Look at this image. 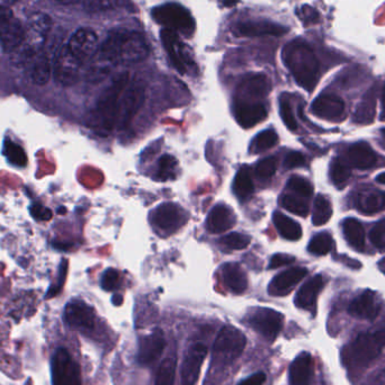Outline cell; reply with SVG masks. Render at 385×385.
<instances>
[{"mask_svg": "<svg viewBox=\"0 0 385 385\" xmlns=\"http://www.w3.org/2000/svg\"><path fill=\"white\" fill-rule=\"evenodd\" d=\"M148 56V42L140 33L114 31L92 58L87 79L92 83H98L105 79L115 65L141 63Z\"/></svg>", "mask_w": 385, "mask_h": 385, "instance_id": "cell-1", "label": "cell"}, {"mask_svg": "<svg viewBox=\"0 0 385 385\" xmlns=\"http://www.w3.org/2000/svg\"><path fill=\"white\" fill-rule=\"evenodd\" d=\"M282 58L297 84L312 92L318 84L320 65L310 46L301 40L292 41L284 48Z\"/></svg>", "mask_w": 385, "mask_h": 385, "instance_id": "cell-2", "label": "cell"}, {"mask_svg": "<svg viewBox=\"0 0 385 385\" xmlns=\"http://www.w3.org/2000/svg\"><path fill=\"white\" fill-rule=\"evenodd\" d=\"M131 80L129 73H121L104 90L95 110L94 123L100 135L111 133L116 127L122 95Z\"/></svg>", "mask_w": 385, "mask_h": 385, "instance_id": "cell-3", "label": "cell"}, {"mask_svg": "<svg viewBox=\"0 0 385 385\" xmlns=\"http://www.w3.org/2000/svg\"><path fill=\"white\" fill-rule=\"evenodd\" d=\"M51 27V19L46 14H33L25 27L22 44L11 52L14 63L26 65L33 58L43 51Z\"/></svg>", "mask_w": 385, "mask_h": 385, "instance_id": "cell-4", "label": "cell"}, {"mask_svg": "<svg viewBox=\"0 0 385 385\" xmlns=\"http://www.w3.org/2000/svg\"><path fill=\"white\" fill-rule=\"evenodd\" d=\"M385 346V329L359 334L349 346L346 359L356 366H366L380 356Z\"/></svg>", "mask_w": 385, "mask_h": 385, "instance_id": "cell-5", "label": "cell"}, {"mask_svg": "<svg viewBox=\"0 0 385 385\" xmlns=\"http://www.w3.org/2000/svg\"><path fill=\"white\" fill-rule=\"evenodd\" d=\"M247 345L243 332L233 326H224L213 346V359L220 365H228L239 359Z\"/></svg>", "mask_w": 385, "mask_h": 385, "instance_id": "cell-6", "label": "cell"}, {"mask_svg": "<svg viewBox=\"0 0 385 385\" xmlns=\"http://www.w3.org/2000/svg\"><path fill=\"white\" fill-rule=\"evenodd\" d=\"M152 17L158 24L174 32L189 36L194 32L195 22L185 7L176 3L164 4L152 11Z\"/></svg>", "mask_w": 385, "mask_h": 385, "instance_id": "cell-7", "label": "cell"}, {"mask_svg": "<svg viewBox=\"0 0 385 385\" xmlns=\"http://www.w3.org/2000/svg\"><path fill=\"white\" fill-rule=\"evenodd\" d=\"M146 98V87L137 80L131 79L123 95H122L121 102H120L119 116L116 127L119 130H125L129 127L135 114L139 112L143 102Z\"/></svg>", "mask_w": 385, "mask_h": 385, "instance_id": "cell-8", "label": "cell"}, {"mask_svg": "<svg viewBox=\"0 0 385 385\" xmlns=\"http://www.w3.org/2000/svg\"><path fill=\"white\" fill-rule=\"evenodd\" d=\"M53 385H81L80 367L65 348H59L52 357Z\"/></svg>", "mask_w": 385, "mask_h": 385, "instance_id": "cell-9", "label": "cell"}, {"mask_svg": "<svg viewBox=\"0 0 385 385\" xmlns=\"http://www.w3.org/2000/svg\"><path fill=\"white\" fill-rule=\"evenodd\" d=\"M248 325L267 342H273L283 328L284 317L272 309L258 307L249 315Z\"/></svg>", "mask_w": 385, "mask_h": 385, "instance_id": "cell-10", "label": "cell"}, {"mask_svg": "<svg viewBox=\"0 0 385 385\" xmlns=\"http://www.w3.org/2000/svg\"><path fill=\"white\" fill-rule=\"evenodd\" d=\"M84 63L69 51L67 46L60 48L56 51L52 65V73L54 79L63 86H71L78 80L81 65Z\"/></svg>", "mask_w": 385, "mask_h": 385, "instance_id": "cell-11", "label": "cell"}, {"mask_svg": "<svg viewBox=\"0 0 385 385\" xmlns=\"http://www.w3.org/2000/svg\"><path fill=\"white\" fill-rule=\"evenodd\" d=\"M160 38H162L164 48L168 52V56H169L176 69L183 75L189 71V68L194 65V61L191 60L189 48L183 43V41L174 31L164 28L160 33Z\"/></svg>", "mask_w": 385, "mask_h": 385, "instance_id": "cell-12", "label": "cell"}, {"mask_svg": "<svg viewBox=\"0 0 385 385\" xmlns=\"http://www.w3.org/2000/svg\"><path fill=\"white\" fill-rule=\"evenodd\" d=\"M272 84L266 75L253 73L247 75L237 88L238 102H255L270 94Z\"/></svg>", "mask_w": 385, "mask_h": 385, "instance_id": "cell-13", "label": "cell"}, {"mask_svg": "<svg viewBox=\"0 0 385 385\" xmlns=\"http://www.w3.org/2000/svg\"><path fill=\"white\" fill-rule=\"evenodd\" d=\"M65 46L79 61L84 63L97 51L98 38L92 28L84 27L75 31Z\"/></svg>", "mask_w": 385, "mask_h": 385, "instance_id": "cell-14", "label": "cell"}, {"mask_svg": "<svg viewBox=\"0 0 385 385\" xmlns=\"http://www.w3.org/2000/svg\"><path fill=\"white\" fill-rule=\"evenodd\" d=\"M208 355V348L201 342L191 346L185 354L183 365H181V384L195 385L199 380L201 367Z\"/></svg>", "mask_w": 385, "mask_h": 385, "instance_id": "cell-15", "label": "cell"}, {"mask_svg": "<svg viewBox=\"0 0 385 385\" xmlns=\"http://www.w3.org/2000/svg\"><path fill=\"white\" fill-rule=\"evenodd\" d=\"M65 320L71 328L80 332H89L95 327L96 315L90 305L77 300L69 302L65 307Z\"/></svg>", "mask_w": 385, "mask_h": 385, "instance_id": "cell-16", "label": "cell"}, {"mask_svg": "<svg viewBox=\"0 0 385 385\" xmlns=\"http://www.w3.org/2000/svg\"><path fill=\"white\" fill-rule=\"evenodd\" d=\"M288 32V28L280 24L268 22V21H246L237 23L232 27V33L236 36H282Z\"/></svg>", "mask_w": 385, "mask_h": 385, "instance_id": "cell-17", "label": "cell"}, {"mask_svg": "<svg viewBox=\"0 0 385 385\" xmlns=\"http://www.w3.org/2000/svg\"><path fill=\"white\" fill-rule=\"evenodd\" d=\"M166 346L164 332L157 329L152 334L141 338L139 342V352H137V362L142 366H147L156 362L162 356Z\"/></svg>", "mask_w": 385, "mask_h": 385, "instance_id": "cell-18", "label": "cell"}, {"mask_svg": "<svg viewBox=\"0 0 385 385\" xmlns=\"http://www.w3.org/2000/svg\"><path fill=\"white\" fill-rule=\"evenodd\" d=\"M312 112L320 119L339 121L345 115V102L336 95L322 94L313 102Z\"/></svg>", "mask_w": 385, "mask_h": 385, "instance_id": "cell-19", "label": "cell"}, {"mask_svg": "<svg viewBox=\"0 0 385 385\" xmlns=\"http://www.w3.org/2000/svg\"><path fill=\"white\" fill-rule=\"evenodd\" d=\"M25 27L19 19L11 16L0 24V44L7 52H14L22 44Z\"/></svg>", "mask_w": 385, "mask_h": 385, "instance_id": "cell-20", "label": "cell"}, {"mask_svg": "<svg viewBox=\"0 0 385 385\" xmlns=\"http://www.w3.org/2000/svg\"><path fill=\"white\" fill-rule=\"evenodd\" d=\"M307 270L305 268H291L285 272L278 274L270 283L268 292L270 295H285L293 290L294 286L300 283L307 276Z\"/></svg>", "mask_w": 385, "mask_h": 385, "instance_id": "cell-21", "label": "cell"}, {"mask_svg": "<svg viewBox=\"0 0 385 385\" xmlns=\"http://www.w3.org/2000/svg\"><path fill=\"white\" fill-rule=\"evenodd\" d=\"M52 65L53 58L50 57L49 52L44 48L43 51H41L26 65L31 80L40 86L46 85L51 77Z\"/></svg>", "mask_w": 385, "mask_h": 385, "instance_id": "cell-22", "label": "cell"}, {"mask_svg": "<svg viewBox=\"0 0 385 385\" xmlns=\"http://www.w3.org/2000/svg\"><path fill=\"white\" fill-rule=\"evenodd\" d=\"M267 117V110L260 102H239L236 108V119L240 127L250 129Z\"/></svg>", "mask_w": 385, "mask_h": 385, "instance_id": "cell-23", "label": "cell"}, {"mask_svg": "<svg viewBox=\"0 0 385 385\" xmlns=\"http://www.w3.org/2000/svg\"><path fill=\"white\" fill-rule=\"evenodd\" d=\"M380 312V305L377 303L375 293L365 291L356 297L349 305V313L356 318L374 320Z\"/></svg>", "mask_w": 385, "mask_h": 385, "instance_id": "cell-24", "label": "cell"}, {"mask_svg": "<svg viewBox=\"0 0 385 385\" xmlns=\"http://www.w3.org/2000/svg\"><path fill=\"white\" fill-rule=\"evenodd\" d=\"M313 375V359L310 354L302 353L290 366V385H311Z\"/></svg>", "mask_w": 385, "mask_h": 385, "instance_id": "cell-25", "label": "cell"}, {"mask_svg": "<svg viewBox=\"0 0 385 385\" xmlns=\"http://www.w3.org/2000/svg\"><path fill=\"white\" fill-rule=\"evenodd\" d=\"M154 221L164 231L176 230L181 223V210L174 203H164L154 210Z\"/></svg>", "mask_w": 385, "mask_h": 385, "instance_id": "cell-26", "label": "cell"}, {"mask_svg": "<svg viewBox=\"0 0 385 385\" xmlns=\"http://www.w3.org/2000/svg\"><path fill=\"white\" fill-rule=\"evenodd\" d=\"M322 286L323 278L321 275H317L310 280H307V283L297 292L295 297V305L303 310L312 311Z\"/></svg>", "mask_w": 385, "mask_h": 385, "instance_id": "cell-27", "label": "cell"}, {"mask_svg": "<svg viewBox=\"0 0 385 385\" xmlns=\"http://www.w3.org/2000/svg\"><path fill=\"white\" fill-rule=\"evenodd\" d=\"M235 223L236 218L232 211L226 205L218 204L209 214L206 226L211 233H222L231 229Z\"/></svg>", "mask_w": 385, "mask_h": 385, "instance_id": "cell-28", "label": "cell"}, {"mask_svg": "<svg viewBox=\"0 0 385 385\" xmlns=\"http://www.w3.org/2000/svg\"><path fill=\"white\" fill-rule=\"evenodd\" d=\"M348 158L354 167L359 169H369L376 164V154L371 147L365 142H357L350 147Z\"/></svg>", "mask_w": 385, "mask_h": 385, "instance_id": "cell-29", "label": "cell"}, {"mask_svg": "<svg viewBox=\"0 0 385 385\" xmlns=\"http://www.w3.org/2000/svg\"><path fill=\"white\" fill-rule=\"evenodd\" d=\"M222 274H223L224 284L233 293H243L248 288V280L240 265L235 263L224 265Z\"/></svg>", "mask_w": 385, "mask_h": 385, "instance_id": "cell-30", "label": "cell"}, {"mask_svg": "<svg viewBox=\"0 0 385 385\" xmlns=\"http://www.w3.org/2000/svg\"><path fill=\"white\" fill-rule=\"evenodd\" d=\"M375 114H376V95L374 89H372L367 92L356 108L354 122L359 125H369L375 119Z\"/></svg>", "mask_w": 385, "mask_h": 385, "instance_id": "cell-31", "label": "cell"}, {"mask_svg": "<svg viewBox=\"0 0 385 385\" xmlns=\"http://www.w3.org/2000/svg\"><path fill=\"white\" fill-rule=\"evenodd\" d=\"M273 221L280 235L285 239L295 241L302 237V228L300 224L288 216H284L283 213L275 212Z\"/></svg>", "mask_w": 385, "mask_h": 385, "instance_id": "cell-32", "label": "cell"}, {"mask_svg": "<svg viewBox=\"0 0 385 385\" xmlns=\"http://www.w3.org/2000/svg\"><path fill=\"white\" fill-rule=\"evenodd\" d=\"M342 231L347 243L356 250H363L365 246V231L356 218H346L342 223Z\"/></svg>", "mask_w": 385, "mask_h": 385, "instance_id": "cell-33", "label": "cell"}, {"mask_svg": "<svg viewBox=\"0 0 385 385\" xmlns=\"http://www.w3.org/2000/svg\"><path fill=\"white\" fill-rule=\"evenodd\" d=\"M359 208L367 214L380 212L385 209V191H367L361 195Z\"/></svg>", "mask_w": 385, "mask_h": 385, "instance_id": "cell-34", "label": "cell"}, {"mask_svg": "<svg viewBox=\"0 0 385 385\" xmlns=\"http://www.w3.org/2000/svg\"><path fill=\"white\" fill-rule=\"evenodd\" d=\"M332 216V204L329 199L322 195H318L315 201L312 222L315 226H320L326 224Z\"/></svg>", "mask_w": 385, "mask_h": 385, "instance_id": "cell-35", "label": "cell"}, {"mask_svg": "<svg viewBox=\"0 0 385 385\" xmlns=\"http://www.w3.org/2000/svg\"><path fill=\"white\" fill-rule=\"evenodd\" d=\"M236 194L239 199H245L250 196L253 191V183L248 168H241L237 173L233 184Z\"/></svg>", "mask_w": 385, "mask_h": 385, "instance_id": "cell-36", "label": "cell"}, {"mask_svg": "<svg viewBox=\"0 0 385 385\" xmlns=\"http://www.w3.org/2000/svg\"><path fill=\"white\" fill-rule=\"evenodd\" d=\"M176 359L173 357L164 359L157 372L154 385H174L176 375Z\"/></svg>", "mask_w": 385, "mask_h": 385, "instance_id": "cell-37", "label": "cell"}, {"mask_svg": "<svg viewBox=\"0 0 385 385\" xmlns=\"http://www.w3.org/2000/svg\"><path fill=\"white\" fill-rule=\"evenodd\" d=\"M278 135L275 132L274 130H266L263 132L259 133L253 144H251V152L253 154H261L264 151L270 150V148L278 143Z\"/></svg>", "mask_w": 385, "mask_h": 385, "instance_id": "cell-38", "label": "cell"}, {"mask_svg": "<svg viewBox=\"0 0 385 385\" xmlns=\"http://www.w3.org/2000/svg\"><path fill=\"white\" fill-rule=\"evenodd\" d=\"M4 151H5L6 157H7V159L9 160L11 164H15L19 167H23L26 164V154H25L22 147L19 146L17 143L7 139L5 141V144H4Z\"/></svg>", "mask_w": 385, "mask_h": 385, "instance_id": "cell-39", "label": "cell"}, {"mask_svg": "<svg viewBox=\"0 0 385 385\" xmlns=\"http://www.w3.org/2000/svg\"><path fill=\"white\" fill-rule=\"evenodd\" d=\"M332 248V236L326 232L315 236L309 243V251L313 255L323 256L327 255Z\"/></svg>", "mask_w": 385, "mask_h": 385, "instance_id": "cell-40", "label": "cell"}, {"mask_svg": "<svg viewBox=\"0 0 385 385\" xmlns=\"http://www.w3.org/2000/svg\"><path fill=\"white\" fill-rule=\"evenodd\" d=\"M159 169L157 174V178L162 181H169L175 177L176 167H177V160L175 157L170 154H164L158 162Z\"/></svg>", "mask_w": 385, "mask_h": 385, "instance_id": "cell-41", "label": "cell"}, {"mask_svg": "<svg viewBox=\"0 0 385 385\" xmlns=\"http://www.w3.org/2000/svg\"><path fill=\"white\" fill-rule=\"evenodd\" d=\"M250 237L249 236L238 233V232H232L226 237L222 238L221 245L226 248L233 249V250H243L247 248L250 245Z\"/></svg>", "mask_w": 385, "mask_h": 385, "instance_id": "cell-42", "label": "cell"}, {"mask_svg": "<svg viewBox=\"0 0 385 385\" xmlns=\"http://www.w3.org/2000/svg\"><path fill=\"white\" fill-rule=\"evenodd\" d=\"M282 206L288 212L297 214V216H302V218H305L309 214V206H307V203L303 202L302 199L292 196V195L283 196Z\"/></svg>", "mask_w": 385, "mask_h": 385, "instance_id": "cell-43", "label": "cell"}, {"mask_svg": "<svg viewBox=\"0 0 385 385\" xmlns=\"http://www.w3.org/2000/svg\"><path fill=\"white\" fill-rule=\"evenodd\" d=\"M278 162L276 157H268L260 160L256 166V175L261 179L273 177L278 170Z\"/></svg>", "mask_w": 385, "mask_h": 385, "instance_id": "cell-44", "label": "cell"}, {"mask_svg": "<svg viewBox=\"0 0 385 385\" xmlns=\"http://www.w3.org/2000/svg\"><path fill=\"white\" fill-rule=\"evenodd\" d=\"M288 189L295 191V193L301 195V196L309 197L313 194L312 185H311L310 181H307L305 178L294 176V177L288 179Z\"/></svg>", "mask_w": 385, "mask_h": 385, "instance_id": "cell-45", "label": "cell"}, {"mask_svg": "<svg viewBox=\"0 0 385 385\" xmlns=\"http://www.w3.org/2000/svg\"><path fill=\"white\" fill-rule=\"evenodd\" d=\"M350 178V169L340 160H334L332 166V179L338 186H342Z\"/></svg>", "mask_w": 385, "mask_h": 385, "instance_id": "cell-46", "label": "cell"}, {"mask_svg": "<svg viewBox=\"0 0 385 385\" xmlns=\"http://www.w3.org/2000/svg\"><path fill=\"white\" fill-rule=\"evenodd\" d=\"M280 117L283 120L284 125L291 130L295 131L297 129V122L294 117L293 111H292L291 104L288 102V98H280Z\"/></svg>", "mask_w": 385, "mask_h": 385, "instance_id": "cell-47", "label": "cell"}, {"mask_svg": "<svg viewBox=\"0 0 385 385\" xmlns=\"http://www.w3.org/2000/svg\"><path fill=\"white\" fill-rule=\"evenodd\" d=\"M369 240L376 248L385 247V218H382L369 233Z\"/></svg>", "mask_w": 385, "mask_h": 385, "instance_id": "cell-48", "label": "cell"}, {"mask_svg": "<svg viewBox=\"0 0 385 385\" xmlns=\"http://www.w3.org/2000/svg\"><path fill=\"white\" fill-rule=\"evenodd\" d=\"M119 270H114V268H110V270H105V273L102 274V288H104L105 291H114V290H116V288L119 286Z\"/></svg>", "mask_w": 385, "mask_h": 385, "instance_id": "cell-49", "label": "cell"}, {"mask_svg": "<svg viewBox=\"0 0 385 385\" xmlns=\"http://www.w3.org/2000/svg\"><path fill=\"white\" fill-rule=\"evenodd\" d=\"M86 7L93 11H108L119 5L120 0H85Z\"/></svg>", "mask_w": 385, "mask_h": 385, "instance_id": "cell-50", "label": "cell"}, {"mask_svg": "<svg viewBox=\"0 0 385 385\" xmlns=\"http://www.w3.org/2000/svg\"><path fill=\"white\" fill-rule=\"evenodd\" d=\"M305 164V158L301 152L297 151H293L286 156L285 160H284V166L288 169H293V168L301 167Z\"/></svg>", "mask_w": 385, "mask_h": 385, "instance_id": "cell-51", "label": "cell"}, {"mask_svg": "<svg viewBox=\"0 0 385 385\" xmlns=\"http://www.w3.org/2000/svg\"><path fill=\"white\" fill-rule=\"evenodd\" d=\"M30 210L33 218L40 220V221H49L50 218H52L51 210L44 208L42 205L34 204Z\"/></svg>", "mask_w": 385, "mask_h": 385, "instance_id": "cell-52", "label": "cell"}, {"mask_svg": "<svg viewBox=\"0 0 385 385\" xmlns=\"http://www.w3.org/2000/svg\"><path fill=\"white\" fill-rule=\"evenodd\" d=\"M294 261H295L294 257L278 253L270 259V268L275 270V268H280V267L288 266V265L293 264Z\"/></svg>", "mask_w": 385, "mask_h": 385, "instance_id": "cell-53", "label": "cell"}, {"mask_svg": "<svg viewBox=\"0 0 385 385\" xmlns=\"http://www.w3.org/2000/svg\"><path fill=\"white\" fill-rule=\"evenodd\" d=\"M266 382V374L263 372L256 373L249 376L248 379L241 381L238 385H263Z\"/></svg>", "mask_w": 385, "mask_h": 385, "instance_id": "cell-54", "label": "cell"}, {"mask_svg": "<svg viewBox=\"0 0 385 385\" xmlns=\"http://www.w3.org/2000/svg\"><path fill=\"white\" fill-rule=\"evenodd\" d=\"M302 14H300V19H305V17H307V22H313L315 21V17L318 16V14H317V11H315V9H310V14H307V6L305 7H303V9H301Z\"/></svg>", "mask_w": 385, "mask_h": 385, "instance_id": "cell-55", "label": "cell"}, {"mask_svg": "<svg viewBox=\"0 0 385 385\" xmlns=\"http://www.w3.org/2000/svg\"><path fill=\"white\" fill-rule=\"evenodd\" d=\"M11 16H14L13 11L9 7H0V24L11 19Z\"/></svg>", "mask_w": 385, "mask_h": 385, "instance_id": "cell-56", "label": "cell"}, {"mask_svg": "<svg viewBox=\"0 0 385 385\" xmlns=\"http://www.w3.org/2000/svg\"><path fill=\"white\" fill-rule=\"evenodd\" d=\"M381 121L385 122V86L382 94V112H381Z\"/></svg>", "mask_w": 385, "mask_h": 385, "instance_id": "cell-57", "label": "cell"}, {"mask_svg": "<svg viewBox=\"0 0 385 385\" xmlns=\"http://www.w3.org/2000/svg\"><path fill=\"white\" fill-rule=\"evenodd\" d=\"M16 1H19V0H0V7H9Z\"/></svg>", "mask_w": 385, "mask_h": 385, "instance_id": "cell-58", "label": "cell"}, {"mask_svg": "<svg viewBox=\"0 0 385 385\" xmlns=\"http://www.w3.org/2000/svg\"><path fill=\"white\" fill-rule=\"evenodd\" d=\"M56 1L63 4V5H73V4L79 3L81 0H56Z\"/></svg>", "mask_w": 385, "mask_h": 385, "instance_id": "cell-59", "label": "cell"}, {"mask_svg": "<svg viewBox=\"0 0 385 385\" xmlns=\"http://www.w3.org/2000/svg\"><path fill=\"white\" fill-rule=\"evenodd\" d=\"M376 385H385V369L377 379Z\"/></svg>", "mask_w": 385, "mask_h": 385, "instance_id": "cell-60", "label": "cell"}, {"mask_svg": "<svg viewBox=\"0 0 385 385\" xmlns=\"http://www.w3.org/2000/svg\"><path fill=\"white\" fill-rule=\"evenodd\" d=\"M238 1H239V0H224V5H226V7H232V6H235Z\"/></svg>", "mask_w": 385, "mask_h": 385, "instance_id": "cell-61", "label": "cell"}, {"mask_svg": "<svg viewBox=\"0 0 385 385\" xmlns=\"http://www.w3.org/2000/svg\"><path fill=\"white\" fill-rule=\"evenodd\" d=\"M376 181L380 184L385 185V173L381 174V175L377 176Z\"/></svg>", "mask_w": 385, "mask_h": 385, "instance_id": "cell-62", "label": "cell"}, {"mask_svg": "<svg viewBox=\"0 0 385 385\" xmlns=\"http://www.w3.org/2000/svg\"><path fill=\"white\" fill-rule=\"evenodd\" d=\"M113 302L116 305H120L122 303V297H120V295H115V297H113Z\"/></svg>", "mask_w": 385, "mask_h": 385, "instance_id": "cell-63", "label": "cell"}, {"mask_svg": "<svg viewBox=\"0 0 385 385\" xmlns=\"http://www.w3.org/2000/svg\"><path fill=\"white\" fill-rule=\"evenodd\" d=\"M384 133H385V130H384Z\"/></svg>", "mask_w": 385, "mask_h": 385, "instance_id": "cell-64", "label": "cell"}]
</instances>
